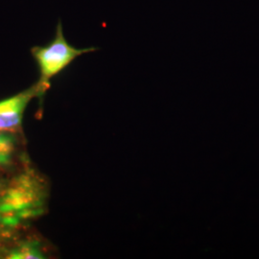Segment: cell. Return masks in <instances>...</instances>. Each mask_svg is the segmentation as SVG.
I'll return each mask as SVG.
<instances>
[{
    "mask_svg": "<svg viewBox=\"0 0 259 259\" xmlns=\"http://www.w3.org/2000/svg\"><path fill=\"white\" fill-rule=\"evenodd\" d=\"M50 190L49 179L31 160L5 177L0 187V233L9 236L45 216Z\"/></svg>",
    "mask_w": 259,
    "mask_h": 259,
    "instance_id": "1",
    "label": "cell"
},
{
    "mask_svg": "<svg viewBox=\"0 0 259 259\" xmlns=\"http://www.w3.org/2000/svg\"><path fill=\"white\" fill-rule=\"evenodd\" d=\"M97 50L95 47L77 48L68 44L63 32L61 21L56 28L55 37L50 44L45 47H34L31 54L37 63L39 77L36 84L37 98L39 104V114H42V103L45 96L51 87V81L57 75L73 63L80 56L93 53Z\"/></svg>",
    "mask_w": 259,
    "mask_h": 259,
    "instance_id": "2",
    "label": "cell"
},
{
    "mask_svg": "<svg viewBox=\"0 0 259 259\" xmlns=\"http://www.w3.org/2000/svg\"><path fill=\"white\" fill-rule=\"evenodd\" d=\"M56 255L55 247L33 226L14 232L0 250V258L4 259H49Z\"/></svg>",
    "mask_w": 259,
    "mask_h": 259,
    "instance_id": "3",
    "label": "cell"
},
{
    "mask_svg": "<svg viewBox=\"0 0 259 259\" xmlns=\"http://www.w3.org/2000/svg\"><path fill=\"white\" fill-rule=\"evenodd\" d=\"M37 88L34 83L14 96L0 100V130L12 133H23L22 120L30 102L37 98Z\"/></svg>",
    "mask_w": 259,
    "mask_h": 259,
    "instance_id": "4",
    "label": "cell"
},
{
    "mask_svg": "<svg viewBox=\"0 0 259 259\" xmlns=\"http://www.w3.org/2000/svg\"><path fill=\"white\" fill-rule=\"evenodd\" d=\"M29 160L24 134L0 130V173L10 175Z\"/></svg>",
    "mask_w": 259,
    "mask_h": 259,
    "instance_id": "5",
    "label": "cell"
},
{
    "mask_svg": "<svg viewBox=\"0 0 259 259\" xmlns=\"http://www.w3.org/2000/svg\"><path fill=\"white\" fill-rule=\"evenodd\" d=\"M5 175H3V174H1L0 173V187H1V185L3 184V182H4V180H5Z\"/></svg>",
    "mask_w": 259,
    "mask_h": 259,
    "instance_id": "6",
    "label": "cell"
}]
</instances>
